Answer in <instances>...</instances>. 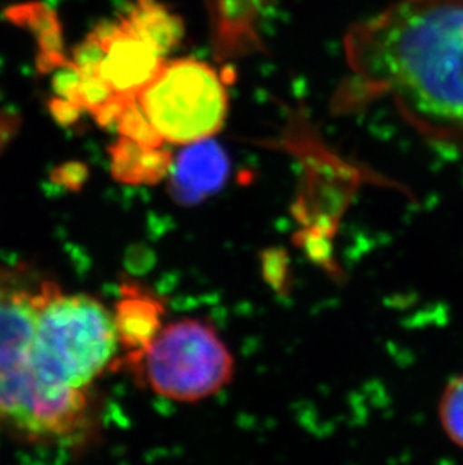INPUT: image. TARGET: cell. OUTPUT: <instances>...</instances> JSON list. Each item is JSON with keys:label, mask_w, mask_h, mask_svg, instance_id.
I'll return each mask as SVG.
<instances>
[{"label": "cell", "mask_w": 463, "mask_h": 465, "mask_svg": "<svg viewBox=\"0 0 463 465\" xmlns=\"http://www.w3.org/2000/svg\"><path fill=\"white\" fill-rule=\"evenodd\" d=\"M127 364L155 395L184 404L217 395L235 371L214 325L192 318L163 325L148 348Z\"/></svg>", "instance_id": "277c9868"}, {"label": "cell", "mask_w": 463, "mask_h": 465, "mask_svg": "<svg viewBox=\"0 0 463 465\" xmlns=\"http://www.w3.org/2000/svg\"><path fill=\"white\" fill-rule=\"evenodd\" d=\"M123 15L166 57L184 38L182 20L158 0H134Z\"/></svg>", "instance_id": "9c48e42d"}, {"label": "cell", "mask_w": 463, "mask_h": 465, "mask_svg": "<svg viewBox=\"0 0 463 465\" xmlns=\"http://www.w3.org/2000/svg\"><path fill=\"white\" fill-rule=\"evenodd\" d=\"M228 158L214 142L185 145V151L172 164L173 189L184 201H194L223 183Z\"/></svg>", "instance_id": "52a82bcc"}, {"label": "cell", "mask_w": 463, "mask_h": 465, "mask_svg": "<svg viewBox=\"0 0 463 465\" xmlns=\"http://www.w3.org/2000/svg\"><path fill=\"white\" fill-rule=\"evenodd\" d=\"M439 420L448 439L463 449V373L447 384L439 401Z\"/></svg>", "instance_id": "8fae6325"}, {"label": "cell", "mask_w": 463, "mask_h": 465, "mask_svg": "<svg viewBox=\"0 0 463 465\" xmlns=\"http://www.w3.org/2000/svg\"><path fill=\"white\" fill-rule=\"evenodd\" d=\"M11 20L26 26L35 34L41 45V68L47 64L50 68H59L65 64L62 56L61 27L52 9L41 4H29L8 11Z\"/></svg>", "instance_id": "30bf717a"}, {"label": "cell", "mask_w": 463, "mask_h": 465, "mask_svg": "<svg viewBox=\"0 0 463 465\" xmlns=\"http://www.w3.org/2000/svg\"><path fill=\"white\" fill-rule=\"evenodd\" d=\"M112 173L128 184H153L171 173L173 158L164 146L142 145L139 142L119 136L112 146Z\"/></svg>", "instance_id": "ba28073f"}, {"label": "cell", "mask_w": 463, "mask_h": 465, "mask_svg": "<svg viewBox=\"0 0 463 465\" xmlns=\"http://www.w3.org/2000/svg\"><path fill=\"white\" fill-rule=\"evenodd\" d=\"M119 341L113 311L84 294L43 283L36 294L34 364L52 391L89 395L113 363Z\"/></svg>", "instance_id": "3957f363"}, {"label": "cell", "mask_w": 463, "mask_h": 465, "mask_svg": "<svg viewBox=\"0 0 463 465\" xmlns=\"http://www.w3.org/2000/svg\"><path fill=\"white\" fill-rule=\"evenodd\" d=\"M337 105L389 98L433 145L463 153V0H398L346 34Z\"/></svg>", "instance_id": "6da1fadb"}, {"label": "cell", "mask_w": 463, "mask_h": 465, "mask_svg": "<svg viewBox=\"0 0 463 465\" xmlns=\"http://www.w3.org/2000/svg\"><path fill=\"white\" fill-rule=\"evenodd\" d=\"M137 109L163 145H192L217 134L229 95L219 73L197 59H167L136 95Z\"/></svg>", "instance_id": "5b68a950"}, {"label": "cell", "mask_w": 463, "mask_h": 465, "mask_svg": "<svg viewBox=\"0 0 463 465\" xmlns=\"http://www.w3.org/2000/svg\"><path fill=\"white\" fill-rule=\"evenodd\" d=\"M164 308L157 297L137 286H123L113 311L119 347L127 350V361L139 356L163 329Z\"/></svg>", "instance_id": "8992f818"}, {"label": "cell", "mask_w": 463, "mask_h": 465, "mask_svg": "<svg viewBox=\"0 0 463 465\" xmlns=\"http://www.w3.org/2000/svg\"><path fill=\"white\" fill-rule=\"evenodd\" d=\"M36 294L15 282H0V423L47 441L84 428L89 395L59 393L41 382L34 364Z\"/></svg>", "instance_id": "7a4b0ae2"}]
</instances>
